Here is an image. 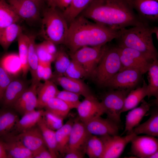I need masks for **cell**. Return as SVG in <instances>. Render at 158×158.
I'll use <instances>...</instances> for the list:
<instances>
[{"mask_svg":"<svg viewBox=\"0 0 158 158\" xmlns=\"http://www.w3.org/2000/svg\"><path fill=\"white\" fill-rule=\"evenodd\" d=\"M64 43L71 54L84 46L104 45L118 36L119 31L92 22L82 15L70 23Z\"/></svg>","mask_w":158,"mask_h":158,"instance_id":"cell-2","label":"cell"},{"mask_svg":"<svg viewBox=\"0 0 158 158\" xmlns=\"http://www.w3.org/2000/svg\"><path fill=\"white\" fill-rule=\"evenodd\" d=\"M148 72V98L153 96L158 99V60L157 59L150 63Z\"/></svg>","mask_w":158,"mask_h":158,"instance_id":"cell-33","label":"cell"},{"mask_svg":"<svg viewBox=\"0 0 158 158\" xmlns=\"http://www.w3.org/2000/svg\"><path fill=\"white\" fill-rule=\"evenodd\" d=\"M44 108L46 110L63 119L67 116L71 109L64 101L56 97L49 100Z\"/></svg>","mask_w":158,"mask_h":158,"instance_id":"cell-38","label":"cell"},{"mask_svg":"<svg viewBox=\"0 0 158 158\" xmlns=\"http://www.w3.org/2000/svg\"><path fill=\"white\" fill-rule=\"evenodd\" d=\"M14 78L7 72L0 63V91L2 97L6 87Z\"/></svg>","mask_w":158,"mask_h":158,"instance_id":"cell-44","label":"cell"},{"mask_svg":"<svg viewBox=\"0 0 158 158\" xmlns=\"http://www.w3.org/2000/svg\"><path fill=\"white\" fill-rule=\"evenodd\" d=\"M59 0H46L49 6L51 8H57L58 7Z\"/></svg>","mask_w":158,"mask_h":158,"instance_id":"cell-52","label":"cell"},{"mask_svg":"<svg viewBox=\"0 0 158 158\" xmlns=\"http://www.w3.org/2000/svg\"><path fill=\"white\" fill-rule=\"evenodd\" d=\"M152 31L153 34H155L156 38L158 39V28L157 27H152Z\"/></svg>","mask_w":158,"mask_h":158,"instance_id":"cell-54","label":"cell"},{"mask_svg":"<svg viewBox=\"0 0 158 158\" xmlns=\"http://www.w3.org/2000/svg\"><path fill=\"white\" fill-rule=\"evenodd\" d=\"M72 0H59L58 7L64 10L71 3Z\"/></svg>","mask_w":158,"mask_h":158,"instance_id":"cell-50","label":"cell"},{"mask_svg":"<svg viewBox=\"0 0 158 158\" xmlns=\"http://www.w3.org/2000/svg\"><path fill=\"white\" fill-rule=\"evenodd\" d=\"M71 60L67 54L63 50L58 51L54 61L55 74L63 75Z\"/></svg>","mask_w":158,"mask_h":158,"instance_id":"cell-39","label":"cell"},{"mask_svg":"<svg viewBox=\"0 0 158 158\" xmlns=\"http://www.w3.org/2000/svg\"><path fill=\"white\" fill-rule=\"evenodd\" d=\"M93 0H72L69 6L63 11V14L70 23L87 8Z\"/></svg>","mask_w":158,"mask_h":158,"instance_id":"cell-35","label":"cell"},{"mask_svg":"<svg viewBox=\"0 0 158 158\" xmlns=\"http://www.w3.org/2000/svg\"><path fill=\"white\" fill-rule=\"evenodd\" d=\"M36 50L39 61L44 63H51L54 61L55 56L48 52L42 42L36 44Z\"/></svg>","mask_w":158,"mask_h":158,"instance_id":"cell-43","label":"cell"},{"mask_svg":"<svg viewBox=\"0 0 158 158\" xmlns=\"http://www.w3.org/2000/svg\"><path fill=\"white\" fill-rule=\"evenodd\" d=\"M152 27L143 23L119 30L118 47L136 50L152 61L158 58V52L153 43Z\"/></svg>","mask_w":158,"mask_h":158,"instance_id":"cell-3","label":"cell"},{"mask_svg":"<svg viewBox=\"0 0 158 158\" xmlns=\"http://www.w3.org/2000/svg\"><path fill=\"white\" fill-rule=\"evenodd\" d=\"M133 132L124 136L106 135L100 136L104 146L102 158H117L123 152L126 145L136 135Z\"/></svg>","mask_w":158,"mask_h":158,"instance_id":"cell-10","label":"cell"},{"mask_svg":"<svg viewBox=\"0 0 158 158\" xmlns=\"http://www.w3.org/2000/svg\"><path fill=\"white\" fill-rule=\"evenodd\" d=\"M43 117L47 126L54 130L59 129L63 125V118L47 111H44Z\"/></svg>","mask_w":158,"mask_h":158,"instance_id":"cell-42","label":"cell"},{"mask_svg":"<svg viewBox=\"0 0 158 158\" xmlns=\"http://www.w3.org/2000/svg\"><path fill=\"white\" fill-rule=\"evenodd\" d=\"M142 75L136 69H121L108 81L104 87L113 89L133 90L139 83Z\"/></svg>","mask_w":158,"mask_h":158,"instance_id":"cell-9","label":"cell"},{"mask_svg":"<svg viewBox=\"0 0 158 158\" xmlns=\"http://www.w3.org/2000/svg\"><path fill=\"white\" fill-rule=\"evenodd\" d=\"M132 90L113 89L106 92L102 98V103L107 118L119 125L121 114L126 98Z\"/></svg>","mask_w":158,"mask_h":158,"instance_id":"cell-6","label":"cell"},{"mask_svg":"<svg viewBox=\"0 0 158 158\" xmlns=\"http://www.w3.org/2000/svg\"><path fill=\"white\" fill-rule=\"evenodd\" d=\"M106 46V44L97 47H83L70 54L71 59L83 67L88 77L92 78Z\"/></svg>","mask_w":158,"mask_h":158,"instance_id":"cell-7","label":"cell"},{"mask_svg":"<svg viewBox=\"0 0 158 158\" xmlns=\"http://www.w3.org/2000/svg\"><path fill=\"white\" fill-rule=\"evenodd\" d=\"M85 152L77 150H67L65 153V158H82L84 157Z\"/></svg>","mask_w":158,"mask_h":158,"instance_id":"cell-45","label":"cell"},{"mask_svg":"<svg viewBox=\"0 0 158 158\" xmlns=\"http://www.w3.org/2000/svg\"><path fill=\"white\" fill-rule=\"evenodd\" d=\"M0 63L7 72L14 78H16L22 73L21 62L18 54L11 53L3 56Z\"/></svg>","mask_w":158,"mask_h":158,"instance_id":"cell-31","label":"cell"},{"mask_svg":"<svg viewBox=\"0 0 158 158\" xmlns=\"http://www.w3.org/2000/svg\"><path fill=\"white\" fill-rule=\"evenodd\" d=\"M84 123L87 131L92 135H115L118 133L119 125L108 118L99 116Z\"/></svg>","mask_w":158,"mask_h":158,"instance_id":"cell-14","label":"cell"},{"mask_svg":"<svg viewBox=\"0 0 158 158\" xmlns=\"http://www.w3.org/2000/svg\"><path fill=\"white\" fill-rule=\"evenodd\" d=\"M59 90L56 84L50 80L39 85L37 89V105L39 109L44 108L47 102L56 97Z\"/></svg>","mask_w":158,"mask_h":158,"instance_id":"cell-23","label":"cell"},{"mask_svg":"<svg viewBox=\"0 0 158 158\" xmlns=\"http://www.w3.org/2000/svg\"><path fill=\"white\" fill-rule=\"evenodd\" d=\"M44 111L42 109H39L24 114L19 119L13 129L19 133L36 126L43 117Z\"/></svg>","mask_w":158,"mask_h":158,"instance_id":"cell-24","label":"cell"},{"mask_svg":"<svg viewBox=\"0 0 158 158\" xmlns=\"http://www.w3.org/2000/svg\"><path fill=\"white\" fill-rule=\"evenodd\" d=\"M2 95H1V92L0 91V101L1 100L2 98Z\"/></svg>","mask_w":158,"mask_h":158,"instance_id":"cell-56","label":"cell"},{"mask_svg":"<svg viewBox=\"0 0 158 158\" xmlns=\"http://www.w3.org/2000/svg\"><path fill=\"white\" fill-rule=\"evenodd\" d=\"M82 15L117 31L144 23L127 0H93Z\"/></svg>","mask_w":158,"mask_h":158,"instance_id":"cell-1","label":"cell"},{"mask_svg":"<svg viewBox=\"0 0 158 158\" xmlns=\"http://www.w3.org/2000/svg\"><path fill=\"white\" fill-rule=\"evenodd\" d=\"M104 151V146L101 139L92 135L86 143L85 153L90 158H102Z\"/></svg>","mask_w":158,"mask_h":158,"instance_id":"cell-37","label":"cell"},{"mask_svg":"<svg viewBox=\"0 0 158 158\" xmlns=\"http://www.w3.org/2000/svg\"><path fill=\"white\" fill-rule=\"evenodd\" d=\"M20 19L6 0H0V30L17 23Z\"/></svg>","mask_w":158,"mask_h":158,"instance_id":"cell-34","label":"cell"},{"mask_svg":"<svg viewBox=\"0 0 158 158\" xmlns=\"http://www.w3.org/2000/svg\"><path fill=\"white\" fill-rule=\"evenodd\" d=\"M74 122L72 119H69L65 124L55 131L57 148L59 154H64L67 149Z\"/></svg>","mask_w":158,"mask_h":158,"instance_id":"cell-28","label":"cell"},{"mask_svg":"<svg viewBox=\"0 0 158 158\" xmlns=\"http://www.w3.org/2000/svg\"><path fill=\"white\" fill-rule=\"evenodd\" d=\"M42 43L49 53L54 56H56L58 51L56 45L50 41L46 40L42 42Z\"/></svg>","mask_w":158,"mask_h":158,"instance_id":"cell-48","label":"cell"},{"mask_svg":"<svg viewBox=\"0 0 158 158\" xmlns=\"http://www.w3.org/2000/svg\"><path fill=\"white\" fill-rule=\"evenodd\" d=\"M158 158V151L154 153L149 156L148 158Z\"/></svg>","mask_w":158,"mask_h":158,"instance_id":"cell-55","label":"cell"},{"mask_svg":"<svg viewBox=\"0 0 158 158\" xmlns=\"http://www.w3.org/2000/svg\"><path fill=\"white\" fill-rule=\"evenodd\" d=\"M140 106L135 107L129 111L126 116L125 130L122 135L131 133L133 129L139 124L140 121L153 104L143 99Z\"/></svg>","mask_w":158,"mask_h":158,"instance_id":"cell-22","label":"cell"},{"mask_svg":"<svg viewBox=\"0 0 158 158\" xmlns=\"http://www.w3.org/2000/svg\"><path fill=\"white\" fill-rule=\"evenodd\" d=\"M40 83H31L12 108L22 115L35 110L37 105V89Z\"/></svg>","mask_w":158,"mask_h":158,"instance_id":"cell-15","label":"cell"},{"mask_svg":"<svg viewBox=\"0 0 158 158\" xmlns=\"http://www.w3.org/2000/svg\"><path fill=\"white\" fill-rule=\"evenodd\" d=\"M79 95L64 90H59L56 97L64 101L70 109H76L80 102Z\"/></svg>","mask_w":158,"mask_h":158,"instance_id":"cell-40","label":"cell"},{"mask_svg":"<svg viewBox=\"0 0 158 158\" xmlns=\"http://www.w3.org/2000/svg\"><path fill=\"white\" fill-rule=\"evenodd\" d=\"M135 135L145 134L146 135L158 136V112L157 109L154 110L150 117L143 123L139 124L132 130Z\"/></svg>","mask_w":158,"mask_h":158,"instance_id":"cell-26","label":"cell"},{"mask_svg":"<svg viewBox=\"0 0 158 158\" xmlns=\"http://www.w3.org/2000/svg\"><path fill=\"white\" fill-rule=\"evenodd\" d=\"M28 87V83L24 80L17 78L14 79L6 88L1 100L4 107L12 108Z\"/></svg>","mask_w":158,"mask_h":158,"instance_id":"cell-19","label":"cell"},{"mask_svg":"<svg viewBox=\"0 0 158 158\" xmlns=\"http://www.w3.org/2000/svg\"><path fill=\"white\" fill-rule=\"evenodd\" d=\"M1 138L7 158H32V153L17 139L14 135L8 134Z\"/></svg>","mask_w":158,"mask_h":158,"instance_id":"cell-21","label":"cell"},{"mask_svg":"<svg viewBox=\"0 0 158 158\" xmlns=\"http://www.w3.org/2000/svg\"><path fill=\"white\" fill-rule=\"evenodd\" d=\"M22 32L21 27L17 23L0 30V45L4 49H7Z\"/></svg>","mask_w":158,"mask_h":158,"instance_id":"cell-32","label":"cell"},{"mask_svg":"<svg viewBox=\"0 0 158 158\" xmlns=\"http://www.w3.org/2000/svg\"><path fill=\"white\" fill-rule=\"evenodd\" d=\"M51 80L61 87L64 90L82 95L85 97L92 94L87 85L80 79L68 77L64 75H54Z\"/></svg>","mask_w":158,"mask_h":158,"instance_id":"cell-20","label":"cell"},{"mask_svg":"<svg viewBox=\"0 0 158 158\" xmlns=\"http://www.w3.org/2000/svg\"><path fill=\"white\" fill-rule=\"evenodd\" d=\"M130 142V153L135 158H148L158 151V140L154 137L136 135Z\"/></svg>","mask_w":158,"mask_h":158,"instance_id":"cell-11","label":"cell"},{"mask_svg":"<svg viewBox=\"0 0 158 158\" xmlns=\"http://www.w3.org/2000/svg\"><path fill=\"white\" fill-rule=\"evenodd\" d=\"M35 3L40 8L43 3V0H30Z\"/></svg>","mask_w":158,"mask_h":158,"instance_id":"cell-53","label":"cell"},{"mask_svg":"<svg viewBox=\"0 0 158 158\" xmlns=\"http://www.w3.org/2000/svg\"><path fill=\"white\" fill-rule=\"evenodd\" d=\"M29 36V40L28 56V63L31 78V83H39L37 79L36 70L39 60L36 50L35 37L31 35Z\"/></svg>","mask_w":158,"mask_h":158,"instance_id":"cell-36","label":"cell"},{"mask_svg":"<svg viewBox=\"0 0 158 158\" xmlns=\"http://www.w3.org/2000/svg\"><path fill=\"white\" fill-rule=\"evenodd\" d=\"M14 135L32 154L47 147L41 131L37 125Z\"/></svg>","mask_w":158,"mask_h":158,"instance_id":"cell-17","label":"cell"},{"mask_svg":"<svg viewBox=\"0 0 158 158\" xmlns=\"http://www.w3.org/2000/svg\"><path fill=\"white\" fill-rule=\"evenodd\" d=\"M41 34L45 40L55 45L64 44L68 31L67 22L56 8H49L44 11Z\"/></svg>","mask_w":158,"mask_h":158,"instance_id":"cell-4","label":"cell"},{"mask_svg":"<svg viewBox=\"0 0 158 158\" xmlns=\"http://www.w3.org/2000/svg\"><path fill=\"white\" fill-rule=\"evenodd\" d=\"M7 155L4 143L0 139V158H7Z\"/></svg>","mask_w":158,"mask_h":158,"instance_id":"cell-51","label":"cell"},{"mask_svg":"<svg viewBox=\"0 0 158 158\" xmlns=\"http://www.w3.org/2000/svg\"><path fill=\"white\" fill-rule=\"evenodd\" d=\"M44 70V63L39 61L36 70L37 79L39 82L42 80Z\"/></svg>","mask_w":158,"mask_h":158,"instance_id":"cell-49","label":"cell"},{"mask_svg":"<svg viewBox=\"0 0 158 158\" xmlns=\"http://www.w3.org/2000/svg\"><path fill=\"white\" fill-rule=\"evenodd\" d=\"M91 135L87 131L83 122L79 119L74 121L71 129L66 150H77L83 151L85 153L86 143Z\"/></svg>","mask_w":158,"mask_h":158,"instance_id":"cell-18","label":"cell"},{"mask_svg":"<svg viewBox=\"0 0 158 158\" xmlns=\"http://www.w3.org/2000/svg\"><path fill=\"white\" fill-rule=\"evenodd\" d=\"M44 63V70L42 80L44 81L51 80L53 77L54 74L52 71L51 63Z\"/></svg>","mask_w":158,"mask_h":158,"instance_id":"cell-47","label":"cell"},{"mask_svg":"<svg viewBox=\"0 0 158 158\" xmlns=\"http://www.w3.org/2000/svg\"><path fill=\"white\" fill-rule=\"evenodd\" d=\"M147 95V85L144 80L141 87L133 89L129 92L125 99L121 113L136 107Z\"/></svg>","mask_w":158,"mask_h":158,"instance_id":"cell-25","label":"cell"},{"mask_svg":"<svg viewBox=\"0 0 158 158\" xmlns=\"http://www.w3.org/2000/svg\"><path fill=\"white\" fill-rule=\"evenodd\" d=\"M34 158H54L47 147L43 148L33 154Z\"/></svg>","mask_w":158,"mask_h":158,"instance_id":"cell-46","label":"cell"},{"mask_svg":"<svg viewBox=\"0 0 158 158\" xmlns=\"http://www.w3.org/2000/svg\"><path fill=\"white\" fill-rule=\"evenodd\" d=\"M17 39L18 55L21 65L22 76L24 78H25L29 71L28 63L29 36L22 32Z\"/></svg>","mask_w":158,"mask_h":158,"instance_id":"cell-29","label":"cell"},{"mask_svg":"<svg viewBox=\"0 0 158 158\" xmlns=\"http://www.w3.org/2000/svg\"><path fill=\"white\" fill-rule=\"evenodd\" d=\"M37 125L41 131L48 150L54 158L58 157L59 153L57 148L55 131L47 126L43 117L38 121Z\"/></svg>","mask_w":158,"mask_h":158,"instance_id":"cell-27","label":"cell"},{"mask_svg":"<svg viewBox=\"0 0 158 158\" xmlns=\"http://www.w3.org/2000/svg\"><path fill=\"white\" fill-rule=\"evenodd\" d=\"M121 67L139 71L143 75L147 72L151 61L139 51L131 48L117 46Z\"/></svg>","mask_w":158,"mask_h":158,"instance_id":"cell-8","label":"cell"},{"mask_svg":"<svg viewBox=\"0 0 158 158\" xmlns=\"http://www.w3.org/2000/svg\"><path fill=\"white\" fill-rule=\"evenodd\" d=\"M64 75L71 78L80 79L85 77H88L85 69L80 64L71 59Z\"/></svg>","mask_w":158,"mask_h":158,"instance_id":"cell-41","label":"cell"},{"mask_svg":"<svg viewBox=\"0 0 158 158\" xmlns=\"http://www.w3.org/2000/svg\"><path fill=\"white\" fill-rule=\"evenodd\" d=\"M84 97L76 108L80 121L85 123L105 114L102 103L92 94Z\"/></svg>","mask_w":158,"mask_h":158,"instance_id":"cell-12","label":"cell"},{"mask_svg":"<svg viewBox=\"0 0 158 158\" xmlns=\"http://www.w3.org/2000/svg\"><path fill=\"white\" fill-rule=\"evenodd\" d=\"M14 111L6 109L0 113V137L10 133L19 119Z\"/></svg>","mask_w":158,"mask_h":158,"instance_id":"cell-30","label":"cell"},{"mask_svg":"<svg viewBox=\"0 0 158 158\" xmlns=\"http://www.w3.org/2000/svg\"><path fill=\"white\" fill-rule=\"evenodd\" d=\"M7 2L20 18L35 21L40 18V8L30 0H7Z\"/></svg>","mask_w":158,"mask_h":158,"instance_id":"cell-16","label":"cell"},{"mask_svg":"<svg viewBox=\"0 0 158 158\" xmlns=\"http://www.w3.org/2000/svg\"><path fill=\"white\" fill-rule=\"evenodd\" d=\"M121 67L117 46L106 45L92 78L99 86L104 87L108 81L120 71Z\"/></svg>","mask_w":158,"mask_h":158,"instance_id":"cell-5","label":"cell"},{"mask_svg":"<svg viewBox=\"0 0 158 158\" xmlns=\"http://www.w3.org/2000/svg\"><path fill=\"white\" fill-rule=\"evenodd\" d=\"M144 23L155 22L158 20V0H127Z\"/></svg>","mask_w":158,"mask_h":158,"instance_id":"cell-13","label":"cell"}]
</instances>
